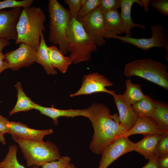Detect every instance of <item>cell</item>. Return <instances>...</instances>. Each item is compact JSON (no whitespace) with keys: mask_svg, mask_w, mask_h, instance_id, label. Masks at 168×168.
Instances as JSON below:
<instances>
[{"mask_svg":"<svg viewBox=\"0 0 168 168\" xmlns=\"http://www.w3.org/2000/svg\"><path fill=\"white\" fill-rule=\"evenodd\" d=\"M87 109V118L94 130L89 148L93 153L101 155L110 143L123 134L119 116L116 113L110 114V109L102 103H93Z\"/></svg>","mask_w":168,"mask_h":168,"instance_id":"6da1fadb","label":"cell"},{"mask_svg":"<svg viewBox=\"0 0 168 168\" xmlns=\"http://www.w3.org/2000/svg\"><path fill=\"white\" fill-rule=\"evenodd\" d=\"M46 16L40 7H30L22 9L17 25L16 44H28L37 51L42 31H45L44 23Z\"/></svg>","mask_w":168,"mask_h":168,"instance_id":"7a4b0ae2","label":"cell"},{"mask_svg":"<svg viewBox=\"0 0 168 168\" xmlns=\"http://www.w3.org/2000/svg\"><path fill=\"white\" fill-rule=\"evenodd\" d=\"M48 10L49 18V40L59 46L64 55L68 52L69 27L71 19L69 11L57 0H49Z\"/></svg>","mask_w":168,"mask_h":168,"instance_id":"3957f363","label":"cell"},{"mask_svg":"<svg viewBox=\"0 0 168 168\" xmlns=\"http://www.w3.org/2000/svg\"><path fill=\"white\" fill-rule=\"evenodd\" d=\"M97 50L94 38L86 32L76 19L71 17L68 30V51L70 54L68 57L76 64L90 60L91 53Z\"/></svg>","mask_w":168,"mask_h":168,"instance_id":"277c9868","label":"cell"},{"mask_svg":"<svg viewBox=\"0 0 168 168\" xmlns=\"http://www.w3.org/2000/svg\"><path fill=\"white\" fill-rule=\"evenodd\" d=\"M124 73L127 77H141L168 89L167 67L150 58L138 59L126 64Z\"/></svg>","mask_w":168,"mask_h":168,"instance_id":"5b68a950","label":"cell"},{"mask_svg":"<svg viewBox=\"0 0 168 168\" xmlns=\"http://www.w3.org/2000/svg\"><path fill=\"white\" fill-rule=\"evenodd\" d=\"M19 145L29 167H40L61 157L58 148L53 142L12 138Z\"/></svg>","mask_w":168,"mask_h":168,"instance_id":"8992f818","label":"cell"},{"mask_svg":"<svg viewBox=\"0 0 168 168\" xmlns=\"http://www.w3.org/2000/svg\"><path fill=\"white\" fill-rule=\"evenodd\" d=\"M77 19L82 25L86 32L94 38L97 45H103L106 42L105 38H113L114 35L106 30L102 14L98 8Z\"/></svg>","mask_w":168,"mask_h":168,"instance_id":"52a82bcc","label":"cell"},{"mask_svg":"<svg viewBox=\"0 0 168 168\" xmlns=\"http://www.w3.org/2000/svg\"><path fill=\"white\" fill-rule=\"evenodd\" d=\"M152 37L149 38L136 39L126 35L124 36L114 35L113 39H118L122 42L133 45L144 51L151 48L157 47L163 48L168 52V39L167 34L160 24L151 25Z\"/></svg>","mask_w":168,"mask_h":168,"instance_id":"ba28073f","label":"cell"},{"mask_svg":"<svg viewBox=\"0 0 168 168\" xmlns=\"http://www.w3.org/2000/svg\"><path fill=\"white\" fill-rule=\"evenodd\" d=\"M113 84L102 75L93 72L83 76L81 87L76 92L70 95L71 97L82 95H88L103 92L113 96L115 94L114 90H107L106 87L112 86Z\"/></svg>","mask_w":168,"mask_h":168,"instance_id":"9c48e42d","label":"cell"},{"mask_svg":"<svg viewBox=\"0 0 168 168\" xmlns=\"http://www.w3.org/2000/svg\"><path fill=\"white\" fill-rule=\"evenodd\" d=\"M37 51L31 46L21 43L17 49L8 52L4 55V61L9 68L16 70L24 67H29L36 62Z\"/></svg>","mask_w":168,"mask_h":168,"instance_id":"30bf717a","label":"cell"},{"mask_svg":"<svg viewBox=\"0 0 168 168\" xmlns=\"http://www.w3.org/2000/svg\"><path fill=\"white\" fill-rule=\"evenodd\" d=\"M136 145L128 137L121 136L114 141L106 148L98 168H107L114 161L122 155L134 151Z\"/></svg>","mask_w":168,"mask_h":168,"instance_id":"8fae6325","label":"cell"},{"mask_svg":"<svg viewBox=\"0 0 168 168\" xmlns=\"http://www.w3.org/2000/svg\"><path fill=\"white\" fill-rule=\"evenodd\" d=\"M21 11V7L13 8L8 11L0 10V38L16 40L17 25Z\"/></svg>","mask_w":168,"mask_h":168,"instance_id":"7c38bea8","label":"cell"},{"mask_svg":"<svg viewBox=\"0 0 168 168\" xmlns=\"http://www.w3.org/2000/svg\"><path fill=\"white\" fill-rule=\"evenodd\" d=\"M8 133L12 138L31 140L43 142L44 137L52 133V128L45 130H37L28 127L19 122L10 121L8 124Z\"/></svg>","mask_w":168,"mask_h":168,"instance_id":"4fadbf2b","label":"cell"},{"mask_svg":"<svg viewBox=\"0 0 168 168\" xmlns=\"http://www.w3.org/2000/svg\"><path fill=\"white\" fill-rule=\"evenodd\" d=\"M113 96L119 112L120 125L124 134L134 127L138 116L134 112L131 105L125 101L121 94H115Z\"/></svg>","mask_w":168,"mask_h":168,"instance_id":"5bb4252c","label":"cell"},{"mask_svg":"<svg viewBox=\"0 0 168 168\" xmlns=\"http://www.w3.org/2000/svg\"><path fill=\"white\" fill-rule=\"evenodd\" d=\"M33 109L39 111L40 114L51 118L55 125L58 124V118L61 117L73 118L77 116H83L87 118L88 114L87 109H82L61 110L51 107H45L35 103L33 105Z\"/></svg>","mask_w":168,"mask_h":168,"instance_id":"9a60e30c","label":"cell"},{"mask_svg":"<svg viewBox=\"0 0 168 168\" xmlns=\"http://www.w3.org/2000/svg\"><path fill=\"white\" fill-rule=\"evenodd\" d=\"M138 4L143 7L141 0H121L120 8L121 12L120 16L122 24L126 35L132 37L133 34L131 30L134 27H140L143 29L146 28L144 25L136 24L133 22L131 17V9L134 3Z\"/></svg>","mask_w":168,"mask_h":168,"instance_id":"2e32d148","label":"cell"},{"mask_svg":"<svg viewBox=\"0 0 168 168\" xmlns=\"http://www.w3.org/2000/svg\"><path fill=\"white\" fill-rule=\"evenodd\" d=\"M155 124L148 117L143 115L138 116L137 121L134 127L129 131L124 133L122 136L128 137L137 134H142L144 136L150 134H161Z\"/></svg>","mask_w":168,"mask_h":168,"instance_id":"e0dca14e","label":"cell"},{"mask_svg":"<svg viewBox=\"0 0 168 168\" xmlns=\"http://www.w3.org/2000/svg\"><path fill=\"white\" fill-rule=\"evenodd\" d=\"M161 134H150L144 136L143 138L136 143L134 151L149 160L155 154L156 145Z\"/></svg>","mask_w":168,"mask_h":168,"instance_id":"ac0fdd59","label":"cell"},{"mask_svg":"<svg viewBox=\"0 0 168 168\" xmlns=\"http://www.w3.org/2000/svg\"><path fill=\"white\" fill-rule=\"evenodd\" d=\"M155 108L151 119L163 133H168V106L166 104L154 100Z\"/></svg>","mask_w":168,"mask_h":168,"instance_id":"d6986e66","label":"cell"},{"mask_svg":"<svg viewBox=\"0 0 168 168\" xmlns=\"http://www.w3.org/2000/svg\"><path fill=\"white\" fill-rule=\"evenodd\" d=\"M102 14L105 28L107 31L113 35L124 33L120 14L118 10L110 11Z\"/></svg>","mask_w":168,"mask_h":168,"instance_id":"ffe728a7","label":"cell"},{"mask_svg":"<svg viewBox=\"0 0 168 168\" xmlns=\"http://www.w3.org/2000/svg\"><path fill=\"white\" fill-rule=\"evenodd\" d=\"M47 52L51 63L63 73H65L68 67L73 62L68 56L66 57L55 46L48 47Z\"/></svg>","mask_w":168,"mask_h":168,"instance_id":"44dd1931","label":"cell"},{"mask_svg":"<svg viewBox=\"0 0 168 168\" xmlns=\"http://www.w3.org/2000/svg\"><path fill=\"white\" fill-rule=\"evenodd\" d=\"M47 46L42 32L40 36V42L37 51L36 62L43 67L48 75H55L57 72L52 65L47 52Z\"/></svg>","mask_w":168,"mask_h":168,"instance_id":"7402d4cb","label":"cell"},{"mask_svg":"<svg viewBox=\"0 0 168 168\" xmlns=\"http://www.w3.org/2000/svg\"><path fill=\"white\" fill-rule=\"evenodd\" d=\"M14 86L17 91V99L15 106L9 113L10 116L17 112L33 109L32 106L34 103L24 92L20 82H17L14 85Z\"/></svg>","mask_w":168,"mask_h":168,"instance_id":"603a6c76","label":"cell"},{"mask_svg":"<svg viewBox=\"0 0 168 168\" xmlns=\"http://www.w3.org/2000/svg\"><path fill=\"white\" fill-rule=\"evenodd\" d=\"M126 90L122 96L129 104L132 105L140 101L146 95L143 93L141 86L139 84L133 83L129 79L125 81Z\"/></svg>","mask_w":168,"mask_h":168,"instance_id":"cb8c5ba5","label":"cell"},{"mask_svg":"<svg viewBox=\"0 0 168 168\" xmlns=\"http://www.w3.org/2000/svg\"><path fill=\"white\" fill-rule=\"evenodd\" d=\"M131 106L137 116L143 115L150 118L155 110V104L152 98L145 95L142 100L132 105Z\"/></svg>","mask_w":168,"mask_h":168,"instance_id":"d4e9b609","label":"cell"},{"mask_svg":"<svg viewBox=\"0 0 168 168\" xmlns=\"http://www.w3.org/2000/svg\"><path fill=\"white\" fill-rule=\"evenodd\" d=\"M17 147L14 144L10 145L5 158L0 162V168H26L18 161L17 156Z\"/></svg>","mask_w":168,"mask_h":168,"instance_id":"484cf974","label":"cell"},{"mask_svg":"<svg viewBox=\"0 0 168 168\" xmlns=\"http://www.w3.org/2000/svg\"><path fill=\"white\" fill-rule=\"evenodd\" d=\"M155 154L158 158L168 155V133H162L156 145Z\"/></svg>","mask_w":168,"mask_h":168,"instance_id":"4316f807","label":"cell"},{"mask_svg":"<svg viewBox=\"0 0 168 168\" xmlns=\"http://www.w3.org/2000/svg\"><path fill=\"white\" fill-rule=\"evenodd\" d=\"M34 2L33 0H5L0 1V10L7 8L16 7L26 8L31 7Z\"/></svg>","mask_w":168,"mask_h":168,"instance_id":"83f0119b","label":"cell"},{"mask_svg":"<svg viewBox=\"0 0 168 168\" xmlns=\"http://www.w3.org/2000/svg\"><path fill=\"white\" fill-rule=\"evenodd\" d=\"M101 1V0H86L85 3L82 6L77 18L84 17L98 8Z\"/></svg>","mask_w":168,"mask_h":168,"instance_id":"f1b7e54d","label":"cell"},{"mask_svg":"<svg viewBox=\"0 0 168 168\" xmlns=\"http://www.w3.org/2000/svg\"><path fill=\"white\" fill-rule=\"evenodd\" d=\"M121 0H101L98 9L102 13L109 11L118 10L120 7Z\"/></svg>","mask_w":168,"mask_h":168,"instance_id":"f546056e","label":"cell"},{"mask_svg":"<svg viewBox=\"0 0 168 168\" xmlns=\"http://www.w3.org/2000/svg\"><path fill=\"white\" fill-rule=\"evenodd\" d=\"M71 159L68 156H61L58 161L44 163L42 166V168H65L70 163Z\"/></svg>","mask_w":168,"mask_h":168,"instance_id":"4dcf8cb0","label":"cell"},{"mask_svg":"<svg viewBox=\"0 0 168 168\" xmlns=\"http://www.w3.org/2000/svg\"><path fill=\"white\" fill-rule=\"evenodd\" d=\"M64 2L69 6L71 17L77 19L82 7L80 0H64Z\"/></svg>","mask_w":168,"mask_h":168,"instance_id":"1f68e13d","label":"cell"},{"mask_svg":"<svg viewBox=\"0 0 168 168\" xmlns=\"http://www.w3.org/2000/svg\"><path fill=\"white\" fill-rule=\"evenodd\" d=\"M150 5L161 14L168 15V0H153L151 1Z\"/></svg>","mask_w":168,"mask_h":168,"instance_id":"d6a6232c","label":"cell"},{"mask_svg":"<svg viewBox=\"0 0 168 168\" xmlns=\"http://www.w3.org/2000/svg\"><path fill=\"white\" fill-rule=\"evenodd\" d=\"M10 121L6 117L0 115V132L4 134L8 133V124Z\"/></svg>","mask_w":168,"mask_h":168,"instance_id":"836d02e7","label":"cell"},{"mask_svg":"<svg viewBox=\"0 0 168 168\" xmlns=\"http://www.w3.org/2000/svg\"><path fill=\"white\" fill-rule=\"evenodd\" d=\"M158 159L157 156L154 154L149 160L147 163L141 168H158L157 163Z\"/></svg>","mask_w":168,"mask_h":168,"instance_id":"e575fe53","label":"cell"},{"mask_svg":"<svg viewBox=\"0 0 168 168\" xmlns=\"http://www.w3.org/2000/svg\"><path fill=\"white\" fill-rule=\"evenodd\" d=\"M157 163L158 168H168V155L158 158Z\"/></svg>","mask_w":168,"mask_h":168,"instance_id":"d590c367","label":"cell"},{"mask_svg":"<svg viewBox=\"0 0 168 168\" xmlns=\"http://www.w3.org/2000/svg\"><path fill=\"white\" fill-rule=\"evenodd\" d=\"M9 44V40L4 38H0V52H2L3 48Z\"/></svg>","mask_w":168,"mask_h":168,"instance_id":"8d00e7d4","label":"cell"},{"mask_svg":"<svg viewBox=\"0 0 168 168\" xmlns=\"http://www.w3.org/2000/svg\"><path fill=\"white\" fill-rule=\"evenodd\" d=\"M141 2L142 4L143 7L146 12H147L148 10V5L151 0H141Z\"/></svg>","mask_w":168,"mask_h":168,"instance_id":"74e56055","label":"cell"},{"mask_svg":"<svg viewBox=\"0 0 168 168\" xmlns=\"http://www.w3.org/2000/svg\"><path fill=\"white\" fill-rule=\"evenodd\" d=\"M9 68V67L8 64L5 61H4V62L0 65V73L4 70Z\"/></svg>","mask_w":168,"mask_h":168,"instance_id":"f35d334b","label":"cell"},{"mask_svg":"<svg viewBox=\"0 0 168 168\" xmlns=\"http://www.w3.org/2000/svg\"><path fill=\"white\" fill-rule=\"evenodd\" d=\"M4 135L3 133L0 132V142L3 144H5L6 142Z\"/></svg>","mask_w":168,"mask_h":168,"instance_id":"ab89813d","label":"cell"},{"mask_svg":"<svg viewBox=\"0 0 168 168\" xmlns=\"http://www.w3.org/2000/svg\"><path fill=\"white\" fill-rule=\"evenodd\" d=\"M4 55L2 52H0V65L4 61Z\"/></svg>","mask_w":168,"mask_h":168,"instance_id":"60d3db41","label":"cell"},{"mask_svg":"<svg viewBox=\"0 0 168 168\" xmlns=\"http://www.w3.org/2000/svg\"><path fill=\"white\" fill-rule=\"evenodd\" d=\"M65 168H77L75 165L72 163H70L68 166Z\"/></svg>","mask_w":168,"mask_h":168,"instance_id":"b9f144b4","label":"cell"},{"mask_svg":"<svg viewBox=\"0 0 168 168\" xmlns=\"http://www.w3.org/2000/svg\"><path fill=\"white\" fill-rule=\"evenodd\" d=\"M82 6L84 4L86 1V0H80Z\"/></svg>","mask_w":168,"mask_h":168,"instance_id":"7bdbcfd3","label":"cell"}]
</instances>
